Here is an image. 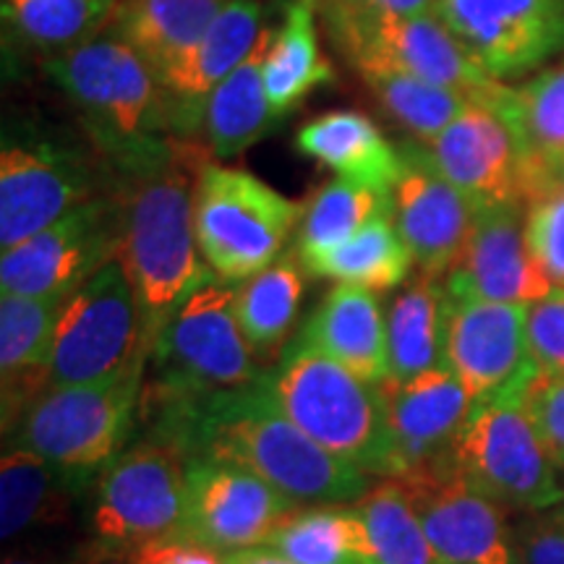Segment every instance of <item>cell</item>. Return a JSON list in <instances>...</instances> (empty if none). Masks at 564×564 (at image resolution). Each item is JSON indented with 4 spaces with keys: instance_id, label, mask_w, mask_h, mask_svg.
I'll return each instance as SVG.
<instances>
[{
    "instance_id": "obj_47",
    "label": "cell",
    "mask_w": 564,
    "mask_h": 564,
    "mask_svg": "<svg viewBox=\"0 0 564 564\" xmlns=\"http://www.w3.org/2000/svg\"><path fill=\"white\" fill-rule=\"evenodd\" d=\"M552 188H562L564 192V165L560 167V171H556V175H554V186Z\"/></svg>"
},
{
    "instance_id": "obj_26",
    "label": "cell",
    "mask_w": 564,
    "mask_h": 564,
    "mask_svg": "<svg viewBox=\"0 0 564 564\" xmlns=\"http://www.w3.org/2000/svg\"><path fill=\"white\" fill-rule=\"evenodd\" d=\"M499 110L518 133L525 158V204L554 186L564 165V66L535 76L523 87L499 91Z\"/></svg>"
},
{
    "instance_id": "obj_14",
    "label": "cell",
    "mask_w": 564,
    "mask_h": 564,
    "mask_svg": "<svg viewBox=\"0 0 564 564\" xmlns=\"http://www.w3.org/2000/svg\"><path fill=\"white\" fill-rule=\"evenodd\" d=\"M299 505L238 465L192 457L181 531L223 554L264 546Z\"/></svg>"
},
{
    "instance_id": "obj_6",
    "label": "cell",
    "mask_w": 564,
    "mask_h": 564,
    "mask_svg": "<svg viewBox=\"0 0 564 564\" xmlns=\"http://www.w3.org/2000/svg\"><path fill=\"white\" fill-rule=\"evenodd\" d=\"M186 444L150 432L129 444L97 478L89 531L95 552L121 560L133 549L181 531L186 510Z\"/></svg>"
},
{
    "instance_id": "obj_41",
    "label": "cell",
    "mask_w": 564,
    "mask_h": 564,
    "mask_svg": "<svg viewBox=\"0 0 564 564\" xmlns=\"http://www.w3.org/2000/svg\"><path fill=\"white\" fill-rule=\"evenodd\" d=\"M535 432L560 474H564V377H539L520 394Z\"/></svg>"
},
{
    "instance_id": "obj_18",
    "label": "cell",
    "mask_w": 564,
    "mask_h": 564,
    "mask_svg": "<svg viewBox=\"0 0 564 564\" xmlns=\"http://www.w3.org/2000/svg\"><path fill=\"white\" fill-rule=\"evenodd\" d=\"M423 150L436 171L476 207L525 202L523 150L497 105L474 100Z\"/></svg>"
},
{
    "instance_id": "obj_16",
    "label": "cell",
    "mask_w": 564,
    "mask_h": 564,
    "mask_svg": "<svg viewBox=\"0 0 564 564\" xmlns=\"http://www.w3.org/2000/svg\"><path fill=\"white\" fill-rule=\"evenodd\" d=\"M434 13L499 82L564 47V0H436Z\"/></svg>"
},
{
    "instance_id": "obj_43",
    "label": "cell",
    "mask_w": 564,
    "mask_h": 564,
    "mask_svg": "<svg viewBox=\"0 0 564 564\" xmlns=\"http://www.w3.org/2000/svg\"><path fill=\"white\" fill-rule=\"evenodd\" d=\"M123 564H228V554L188 539L183 533L165 535L121 556Z\"/></svg>"
},
{
    "instance_id": "obj_33",
    "label": "cell",
    "mask_w": 564,
    "mask_h": 564,
    "mask_svg": "<svg viewBox=\"0 0 564 564\" xmlns=\"http://www.w3.org/2000/svg\"><path fill=\"white\" fill-rule=\"evenodd\" d=\"M333 76L335 70L324 61L316 40L314 0H291L285 24L274 34L264 61V89L272 116L280 121L316 87L333 82Z\"/></svg>"
},
{
    "instance_id": "obj_36",
    "label": "cell",
    "mask_w": 564,
    "mask_h": 564,
    "mask_svg": "<svg viewBox=\"0 0 564 564\" xmlns=\"http://www.w3.org/2000/svg\"><path fill=\"white\" fill-rule=\"evenodd\" d=\"M361 70L364 82L382 102V108L403 129L413 133L421 144H429L468 108L470 97L463 91L436 87V84L421 82L405 70L379 61L352 63Z\"/></svg>"
},
{
    "instance_id": "obj_38",
    "label": "cell",
    "mask_w": 564,
    "mask_h": 564,
    "mask_svg": "<svg viewBox=\"0 0 564 564\" xmlns=\"http://www.w3.org/2000/svg\"><path fill=\"white\" fill-rule=\"evenodd\" d=\"M118 0H3V13L40 47H76L95 37Z\"/></svg>"
},
{
    "instance_id": "obj_3",
    "label": "cell",
    "mask_w": 564,
    "mask_h": 564,
    "mask_svg": "<svg viewBox=\"0 0 564 564\" xmlns=\"http://www.w3.org/2000/svg\"><path fill=\"white\" fill-rule=\"evenodd\" d=\"M262 382L272 403L327 453L364 474L392 476L382 387L356 377L301 337L262 373Z\"/></svg>"
},
{
    "instance_id": "obj_20",
    "label": "cell",
    "mask_w": 564,
    "mask_h": 564,
    "mask_svg": "<svg viewBox=\"0 0 564 564\" xmlns=\"http://www.w3.org/2000/svg\"><path fill=\"white\" fill-rule=\"evenodd\" d=\"M392 476L408 478L447 465L449 449L468 419L474 398L449 369H436L405 384L382 382Z\"/></svg>"
},
{
    "instance_id": "obj_4",
    "label": "cell",
    "mask_w": 564,
    "mask_h": 564,
    "mask_svg": "<svg viewBox=\"0 0 564 564\" xmlns=\"http://www.w3.org/2000/svg\"><path fill=\"white\" fill-rule=\"evenodd\" d=\"M141 411L192 405L212 394L243 390L262 379L236 314V288L212 280L183 301L150 350Z\"/></svg>"
},
{
    "instance_id": "obj_37",
    "label": "cell",
    "mask_w": 564,
    "mask_h": 564,
    "mask_svg": "<svg viewBox=\"0 0 564 564\" xmlns=\"http://www.w3.org/2000/svg\"><path fill=\"white\" fill-rule=\"evenodd\" d=\"M356 510L369 525L379 564H442L398 481L384 478L382 484L369 486Z\"/></svg>"
},
{
    "instance_id": "obj_23",
    "label": "cell",
    "mask_w": 564,
    "mask_h": 564,
    "mask_svg": "<svg viewBox=\"0 0 564 564\" xmlns=\"http://www.w3.org/2000/svg\"><path fill=\"white\" fill-rule=\"evenodd\" d=\"M301 340L371 384L387 379V322L377 295L337 282L303 324Z\"/></svg>"
},
{
    "instance_id": "obj_8",
    "label": "cell",
    "mask_w": 564,
    "mask_h": 564,
    "mask_svg": "<svg viewBox=\"0 0 564 564\" xmlns=\"http://www.w3.org/2000/svg\"><path fill=\"white\" fill-rule=\"evenodd\" d=\"M520 394L474 403L447 465L505 510L549 512L564 499V484Z\"/></svg>"
},
{
    "instance_id": "obj_11",
    "label": "cell",
    "mask_w": 564,
    "mask_h": 564,
    "mask_svg": "<svg viewBox=\"0 0 564 564\" xmlns=\"http://www.w3.org/2000/svg\"><path fill=\"white\" fill-rule=\"evenodd\" d=\"M51 76L105 137L121 144H152L147 133L162 121V84L141 55L121 37H91L68 47L51 66Z\"/></svg>"
},
{
    "instance_id": "obj_13",
    "label": "cell",
    "mask_w": 564,
    "mask_h": 564,
    "mask_svg": "<svg viewBox=\"0 0 564 564\" xmlns=\"http://www.w3.org/2000/svg\"><path fill=\"white\" fill-rule=\"evenodd\" d=\"M528 306L449 295L444 369L478 400L520 394L539 377L528 348Z\"/></svg>"
},
{
    "instance_id": "obj_46",
    "label": "cell",
    "mask_w": 564,
    "mask_h": 564,
    "mask_svg": "<svg viewBox=\"0 0 564 564\" xmlns=\"http://www.w3.org/2000/svg\"><path fill=\"white\" fill-rule=\"evenodd\" d=\"M3 564H74V562H63V560H58V556L24 554V556H6Z\"/></svg>"
},
{
    "instance_id": "obj_7",
    "label": "cell",
    "mask_w": 564,
    "mask_h": 564,
    "mask_svg": "<svg viewBox=\"0 0 564 564\" xmlns=\"http://www.w3.org/2000/svg\"><path fill=\"white\" fill-rule=\"evenodd\" d=\"M303 204L241 167L207 162L194 202L196 241L220 282H243L280 257Z\"/></svg>"
},
{
    "instance_id": "obj_10",
    "label": "cell",
    "mask_w": 564,
    "mask_h": 564,
    "mask_svg": "<svg viewBox=\"0 0 564 564\" xmlns=\"http://www.w3.org/2000/svg\"><path fill=\"white\" fill-rule=\"evenodd\" d=\"M333 30L352 63H390L421 82L463 91L470 100L494 102L505 89V82L494 79L434 11L411 17L371 11L337 21Z\"/></svg>"
},
{
    "instance_id": "obj_32",
    "label": "cell",
    "mask_w": 564,
    "mask_h": 564,
    "mask_svg": "<svg viewBox=\"0 0 564 564\" xmlns=\"http://www.w3.org/2000/svg\"><path fill=\"white\" fill-rule=\"evenodd\" d=\"M293 564H379L356 507H299L264 544Z\"/></svg>"
},
{
    "instance_id": "obj_39",
    "label": "cell",
    "mask_w": 564,
    "mask_h": 564,
    "mask_svg": "<svg viewBox=\"0 0 564 564\" xmlns=\"http://www.w3.org/2000/svg\"><path fill=\"white\" fill-rule=\"evenodd\" d=\"M525 238L533 259L554 288H564V192L533 196L525 204Z\"/></svg>"
},
{
    "instance_id": "obj_17",
    "label": "cell",
    "mask_w": 564,
    "mask_h": 564,
    "mask_svg": "<svg viewBox=\"0 0 564 564\" xmlns=\"http://www.w3.org/2000/svg\"><path fill=\"white\" fill-rule=\"evenodd\" d=\"M403 173L392 186V220L423 274L447 278L474 236L478 207L436 171L421 147H403Z\"/></svg>"
},
{
    "instance_id": "obj_12",
    "label": "cell",
    "mask_w": 564,
    "mask_h": 564,
    "mask_svg": "<svg viewBox=\"0 0 564 564\" xmlns=\"http://www.w3.org/2000/svg\"><path fill=\"white\" fill-rule=\"evenodd\" d=\"M118 202H84L30 241L3 251L0 291L30 299H68L91 274L118 257Z\"/></svg>"
},
{
    "instance_id": "obj_35",
    "label": "cell",
    "mask_w": 564,
    "mask_h": 564,
    "mask_svg": "<svg viewBox=\"0 0 564 564\" xmlns=\"http://www.w3.org/2000/svg\"><path fill=\"white\" fill-rule=\"evenodd\" d=\"M384 212H392L390 192L358 186L345 178L327 183L303 204L293 253L301 264H306L308 259L340 249Z\"/></svg>"
},
{
    "instance_id": "obj_1",
    "label": "cell",
    "mask_w": 564,
    "mask_h": 564,
    "mask_svg": "<svg viewBox=\"0 0 564 564\" xmlns=\"http://www.w3.org/2000/svg\"><path fill=\"white\" fill-rule=\"evenodd\" d=\"M139 419L150 432L186 444L192 457L238 465L264 478L299 507L358 502L369 491L364 470L303 434L272 403L262 379L192 405L139 411Z\"/></svg>"
},
{
    "instance_id": "obj_22",
    "label": "cell",
    "mask_w": 564,
    "mask_h": 564,
    "mask_svg": "<svg viewBox=\"0 0 564 564\" xmlns=\"http://www.w3.org/2000/svg\"><path fill=\"white\" fill-rule=\"evenodd\" d=\"M68 299H0V373H3V419L26 413L42 392L51 390V356L55 329Z\"/></svg>"
},
{
    "instance_id": "obj_44",
    "label": "cell",
    "mask_w": 564,
    "mask_h": 564,
    "mask_svg": "<svg viewBox=\"0 0 564 564\" xmlns=\"http://www.w3.org/2000/svg\"><path fill=\"white\" fill-rule=\"evenodd\" d=\"M228 564H293L285 556H280L278 552L267 546H257V549H243V552H232L228 554Z\"/></svg>"
},
{
    "instance_id": "obj_21",
    "label": "cell",
    "mask_w": 564,
    "mask_h": 564,
    "mask_svg": "<svg viewBox=\"0 0 564 564\" xmlns=\"http://www.w3.org/2000/svg\"><path fill=\"white\" fill-rule=\"evenodd\" d=\"M91 199L84 167L47 144L0 152V249L11 251Z\"/></svg>"
},
{
    "instance_id": "obj_48",
    "label": "cell",
    "mask_w": 564,
    "mask_h": 564,
    "mask_svg": "<svg viewBox=\"0 0 564 564\" xmlns=\"http://www.w3.org/2000/svg\"><path fill=\"white\" fill-rule=\"evenodd\" d=\"M554 510H556V512H562V514H564V499H562V502H560V505H556V507H554Z\"/></svg>"
},
{
    "instance_id": "obj_5",
    "label": "cell",
    "mask_w": 564,
    "mask_h": 564,
    "mask_svg": "<svg viewBox=\"0 0 564 564\" xmlns=\"http://www.w3.org/2000/svg\"><path fill=\"white\" fill-rule=\"evenodd\" d=\"M144 364L100 382L51 387L21 415L13 444L82 481L102 474L137 429Z\"/></svg>"
},
{
    "instance_id": "obj_25",
    "label": "cell",
    "mask_w": 564,
    "mask_h": 564,
    "mask_svg": "<svg viewBox=\"0 0 564 564\" xmlns=\"http://www.w3.org/2000/svg\"><path fill=\"white\" fill-rule=\"evenodd\" d=\"M299 152L358 186L392 192L403 173V152L394 150L371 118L333 110L308 121L295 137Z\"/></svg>"
},
{
    "instance_id": "obj_40",
    "label": "cell",
    "mask_w": 564,
    "mask_h": 564,
    "mask_svg": "<svg viewBox=\"0 0 564 564\" xmlns=\"http://www.w3.org/2000/svg\"><path fill=\"white\" fill-rule=\"evenodd\" d=\"M528 348L544 377H564V288L528 306Z\"/></svg>"
},
{
    "instance_id": "obj_2",
    "label": "cell",
    "mask_w": 564,
    "mask_h": 564,
    "mask_svg": "<svg viewBox=\"0 0 564 564\" xmlns=\"http://www.w3.org/2000/svg\"><path fill=\"white\" fill-rule=\"evenodd\" d=\"M204 167L207 162L199 165L196 152L162 154L152 144L137 154L133 178L118 202L121 236L116 259L139 295L152 345L183 301L217 280L199 259L194 225L196 186Z\"/></svg>"
},
{
    "instance_id": "obj_9",
    "label": "cell",
    "mask_w": 564,
    "mask_h": 564,
    "mask_svg": "<svg viewBox=\"0 0 564 564\" xmlns=\"http://www.w3.org/2000/svg\"><path fill=\"white\" fill-rule=\"evenodd\" d=\"M152 350L144 312L123 264L112 259L68 295L55 329L51 387L116 377Z\"/></svg>"
},
{
    "instance_id": "obj_24",
    "label": "cell",
    "mask_w": 564,
    "mask_h": 564,
    "mask_svg": "<svg viewBox=\"0 0 564 564\" xmlns=\"http://www.w3.org/2000/svg\"><path fill=\"white\" fill-rule=\"evenodd\" d=\"M262 17L259 0H230L192 51L158 76L162 89L199 116V105H207L212 91L249 58L264 32Z\"/></svg>"
},
{
    "instance_id": "obj_29",
    "label": "cell",
    "mask_w": 564,
    "mask_h": 564,
    "mask_svg": "<svg viewBox=\"0 0 564 564\" xmlns=\"http://www.w3.org/2000/svg\"><path fill=\"white\" fill-rule=\"evenodd\" d=\"M228 3L230 0H121L110 21L118 37L160 76L192 51Z\"/></svg>"
},
{
    "instance_id": "obj_45",
    "label": "cell",
    "mask_w": 564,
    "mask_h": 564,
    "mask_svg": "<svg viewBox=\"0 0 564 564\" xmlns=\"http://www.w3.org/2000/svg\"><path fill=\"white\" fill-rule=\"evenodd\" d=\"M436 0H379L377 11H390V13H403V17H411V13H429L434 11Z\"/></svg>"
},
{
    "instance_id": "obj_42",
    "label": "cell",
    "mask_w": 564,
    "mask_h": 564,
    "mask_svg": "<svg viewBox=\"0 0 564 564\" xmlns=\"http://www.w3.org/2000/svg\"><path fill=\"white\" fill-rule=\"evenodd\" d=\"M520 564H564V514L535 512L518 528Z\"/></svg>"
},
{
    "instance_id": "obj_30",
    "label": "cell",
    "mask_w": 564,
    "mask_h": 564,
    "mask_svg": "<svg viewBox=\"0 0 564 564\" xmlns=\"http://www.w3.org/2000/svg\"><path fill=\"white\" fill-rule=\"evenodd\" d=\"M272 40V30H264L249 58L212 91L207 105H204L209 150L217 158H238L259 139L267 137V131L278 121L272 116L264 89V61Z\"/></svg>"
},
{
    "instance_id": "obj_34",
    "label": "cell",
    "mask_w": 564,
    "mask_h": 564,
    "mask_svg": "<svg viewBox=\"0 0 564 564\" xmlns=\"http://www.w3.org/2000/svg\"><path fill=\"white\" fill-rule=\"evenodd\" d=\"M413 264V253L394 228L392 212H384L340 249L308 259L303 270L314 278H333L371 293H387L403 285Z\"/></svg>"
},
{
    "instance_id": "obj_19",
    "label": "cell",
    "mask_w": 564,
    "mask_h": 564,
    "mask_svg": "<svg viewBox=\"0 0 564 564\" xmlns=\"http://www.w3.org/2000/svg\"><path fill=\"white\" fill-rule=\"evenodd\" d=\"M455 299L531 303L554 291L528 249L525 202L486 204L476 212L474 236L460 264L444 280Z\"/></svg>"
},
{
    "instance_id": "obj_28",
    "label": "cell",
    "mask_w": 564,
    "mask_h": 564,
    "mask_svg": "<svg viewBox=\"0 0 564 564\" xmlns=\"http://www.w3.org/2000/svg\"><path fill=\"white\" fill-rule=\"evenodd\" d=\"M84 486L87 481L55 468L32 449L11 444L0 463V535L6 544L34 528L61 525Z\"/></svg>"
},
{
    "instance_id": "obj_31",
    "label": "cell",
    "mask_w": 564,
    "mask_h": 564,
    "mask_svg": "<svg viewBox=\"0 0 564 564\" xmlns=\"http://www.w3.org/2000/svg\"><path fill=\"white\" fill-rule=\"evenodd\" d=\"M303 299V264L295 253L278 257L267 270L236 288V314L257 361L285 352Z\"/></svg>"
},
{
    "instance_id": "obj_27",
    "label": "cell",
    "mask_w": 564,
    "mask_h": 564,
    "mask_svg": "<svg viewBox=\"0 0 564 564\" xmlns=\"http://www.w3.org/2000/svg\"><path fill=\"white\" fill-rule=\"evenodd\" d=\"M449 293L442 278L419 272L387 308V379L405 384L444 369V322Z\"/></svg>"
},
{
    "instance_id": "obj_15",
    "label": "cell",
    "mask_w": 564,
    "mask_h": 564,
    "mask_svg": "<svg viewBox=\"0 0 564 564\" xmlns=\"http://www.w3.org/2000/svg\"><path fill=\"white\" fill-rule=\"evenodd\" d=\"M392 481L403 486L442 564H520L518 535L505 507L449 465Z\"/></svg>"
}]
</instances>
